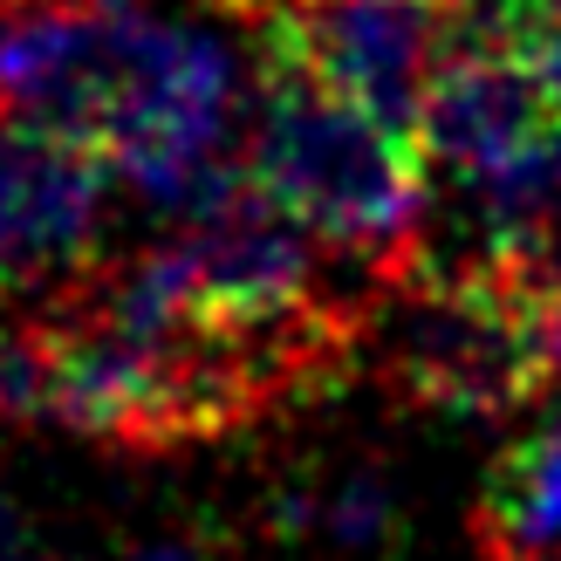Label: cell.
<instances>
[{"mask_svg":"<svg viewBox=\"0 0 561 561\" xmlns=\"http://www.w3.org/2000/svg\"><path fill=\"white\" fill-rule=\"evenodd\" d=\"M247 179L288 206L329 254L398 280L417 261L425 219V151L356 96L322 82L261 21V69L240 137Z\"/></svg>","mask_w":561,"mask_h":561,"instance_id":"1","label":"cell"},{"mask_svg":"<svg viewBox=\"0 0 561 561\" xmlns=\"http://www.w3.org/2000/svg\"><path fill=\"white\" fill-rule=\"evenodd\" d=\"M527 267L535 261L480 254V247L445 267L417 254L383 288L363 363H377L383 383L425 411L500 417L535 404L554 383L541 370L535 316H527Z\"/></svg>","mask_w":561,"mask_h":561,"instance_id":"2","label":"cell"},{"mask_svg":"<svg viewBox=\"0 0 561 561\" xmlns=\"http://www.w3.org/2000/svg\"><path fill=\"white\" fill-rule=\"evenodd\" d=\"M110 158L35 124H0V295H55L96 267Z\"/></svg>","mask_w":561,"mask_h":561,"instance_id":"3","label":"cell"},{"mask_svg":"<svg viewBox=\"0 0 561 561\" xmlns=\"http://www.w3.org/2000/svg\"><path fill=\"white\" fill-rule=\"evenodd\" d=\"M548 124H554V103L535 82V69H527V55L453 48L425 96L417 151H425V172H445L466 192H480L514 158L535 151Z\"/></svg>","mask_w":561,"mask_h":561,"instance_id":"4","label":"cell"},{"mask_svg":"<svg viewBox=\"0 0 561 561\" xmlns=\"http://www.w3.org/2000/svg\"><path fill=\"white\" fill-rule=\"evenodd\" d=\"M472 535H480L486 561H514V554L561 541V390L535 425L486 466Z\"/></svg>","mask_w":561,"mask_h":561,"instance_id":"5","label":"cell"},{"mask_svg":"<svg viewBox=\"0 0 561 561\" xmlns=\"http://www.w3.org/2000/svg\"><path fill=\"white\" fill-rule=\"evenodd\" d=\"M322 520L335 541L350 548H370L383 527H390V486L377 480V472H350V480H335L329 493H316L308 507H295V520Z\"/></svg>","mask_w":561,"mask_h":561,"instance_id":"6","label":"cell"},{"mask_svg":"<svg viewBox=\"0 0 561 561\" xmlns=\"http://www.w3.org/2000/svg\"><path fill=\"white\" fill-rule=\"evenodd\" d=\"M527 69H535V82L548 90L554 117H561V14H548V21H541V35L527 42Z\"/></svg>","mask_w":561,"mask_h":561,"instance_id":"7","label":"cell"},{"mask_svg":"<svg viewBox=\"0 0 561 561\" xmlns=\"http://www.w3.org/2000/svg\"><path fill=\"white\" fill-rule=\"evenodd\" d=\"M0 561H55V554L35 541V527H27V514L14 507L8 493H0Z\"/></svg>","mask_w":561,"mask_h":561,"instance_id":"8","label":"cell"},{"mask_svg":"<svg viewBox=\"0 0 561 561\" xmlns=\"http://www.w3.org/2000/svg\"><path fill=\"white\" fill-rule=\"evenodd\" d=\"M130 561H199V541H179V535H164L151 548H137Z\"/></svg>","mask_w":561,"mask_h":561,"instance_id":"9","label":"cell"},{"mask_svg":"<svg viewBox=\"0 0 561 561\" xmlns=\"http://www.w3.org/2000/svg\"><path fill=\"white\" fill-rule=\"evenodd\" d=\"M514 561H561V541L554 548H535V554H514Z\"/></svg>","mask_w":561,"mask_h":561,"instance_id":"10","label":"cell"},{"mask_svg":"<svg viewBox=\"0 0 561 561\" xmlns=\"http://www.w3.org/2000/svg\"><path fill=\"white\" fill-rule=\"evenodd\" d=\"M554 14H561V0H554Z\"/></svg>","mask_w":561,"mask_h":561,"instance_id":"11","label":"cell"}]
</instances>
